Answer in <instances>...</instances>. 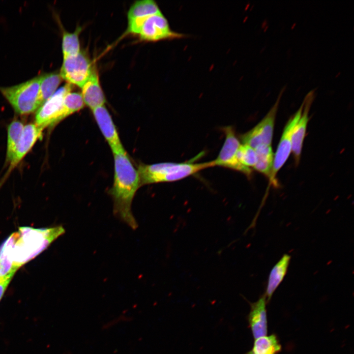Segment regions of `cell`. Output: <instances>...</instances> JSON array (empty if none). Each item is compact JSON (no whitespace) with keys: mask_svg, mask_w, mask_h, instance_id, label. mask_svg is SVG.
I'll return each instance as SVG.
<instances>
[{"mask_svg":"<svg viewBox=\"0 0 354 354\" xmlns=\"http://www.w3.org/2000/svg\"><path fill=\"white\" fill-rule=\"evenodd\" d=\"M214 166L213 160L202 163H194L192 161L181 163L162 162L141 164L138 171L142 185L178 181Z\"/></svg>","mask_w":354,"mask_h":354,"instance_id":"3957f363","label":"cell"},{"mask_svg":"<svg viewBox=\"0 0 354 354\" xmlns=\"http://www.w3.org/2000/svg\"><path fill=\"white\" fill-rule=\"evenodd\" d=\"M72 85L66 83L56 90L54 94L38 109L35 115V124L43 129L55 125L65 118L63 102L65 95L71 91Z\"/></svg>","mask_w":354,"mask_h":354,"instance_id":"8992f818","label":"cell"},{"mask_svg":"<svg viewBox=\"0 0 354 354\" xmlns=\"http://www.w3.org/2000/svg\"><path fill=\"white\" fill-rule=\"evenodd\" d=\"M11 280V279H8L6 280L0 281V300Z\"/></svg>","mask_w":354,"mask_h":354,"instance_id":"484cf974","label":"cell"},{"mask_svg":"<svg viewBox=\"0 0 354 354\" xmlns=\"http://www.w3.org/2000/svg\"><path fill=\"white\" fill-rule=\"evenodd\" d=\"M113 154L114 177L110 193L114 201V213L135 230L138 228V223L132 214L131 205L137 191L141 186L138 171L125 150Z\"/></svg>","mask_w":354,"mask_h":354,"instance_id":"6da1fadb","label":"cell"},{"mask_svg":"<svg viewBox=\"0 0 354 354\" xmlns=\"http://www.w3.org/2000/svg\"><path fill=\"white\" fill-rule=\"evenodd\" d=\"M85 105L81 93L69 92L65 96L63 111L65 118L82 109Z\"/></svg>","mask_w":354,"mask_h":354,"instance_id":"cb8c5ba5","label":"cell"},{"mask_svg":"<svg viewBox=\"0 0 354 354\" xmlns=\"http://www.w3.org/2000/svg\"><path fill=\"white\" fill-rule=\"evenodd\" d=\"M80 31L81 28H78L73 32L63 31L62 41L63 58L75 55L81 51L79 39Z\"/></svg>","mask_w":354,"mask_h":354,"instance_id":"603a6c76","label":"cell"},{"mask_svg":"<svg viewBox=\"0 0 354 354\" xmlns=\"http://www.w3.org/2000/svg\"><path fill=\"white\" fill-rule=\"evenodd\" d=\"M41 75L24 83L8 87H0V91L20 114L31 113L39 108L38 95Z\"/></svg>","mask_w":354,"mask_h":354,"instance_id":"277c9868","label":"cell"},{"mask_svg":"<svg viewBox=\"0 0 354 354\" xmlns=\"http://www.w3.org/2000/svg\"><path fill=\"white\" fill-rule=\"evenodd\" d=\"M303 107V102L298 110L289 119L284 128L274 157L272 172L269 178L270 182L275 187L278 185L276 179V175L287 161L292 152L293 133L300 118Z\"/></svg>","mask_w":354,"mask_h":354,"instance_id":"9c48e42d","label":"cell"},{"mask_svg":"<svg viewBox=\"0 0 354 354\" xmlns=\"http://www.w3.org/2000/svg\"><path fill=\"white\" fill-rule=\"evenodd\" d=\"M17 236L13 233L0 246V281L12 279L19 268L14 263L12 257L13 247Z\"/></svg>","mask_w":354,"mask_h":354,"instance_id":"2e32d148","label":"cell"},{"mask_svg":"<svg viewBox=\"0 0 354 354\" xmlns=\"http://www.w3.org/2000/svg\"><path fill=\"white\" fill-rule=\"evenodd\" d=\"M61 80L59 73L55 72L41 75L37 99L39 107L56 91Z\"/></svg>","mask_w":354,"mask_h":354,"instance_id":"ac0fdd59","label":"cell"},{"mask_svg":"<svg viewBox=\"0 0 354 354\" xmlns=\"http://www.w3.org/2000/svg\"><path fill=\"white\" fill-rule=\"evenodd\" d=\"M225 134L223 145L216 158L213 160L215 166H220L239 172L248 177H251L252 169L242 165L237 158V152L241 144L232 126L223 127Z\"/></svg>","mask_w":354,"mask_h":354,"instance_id":"52a82bcc","label":"cell"},{"mask_svg":"<svg viewBox=\"0 0 354 354\" xmlns=\"http://www.w3.org/2000/svg\"><path fill=\"white\" fill-rule=\"evenodd\" d=\"M291 258L290 255L284 254L271 270L265 294L267 301L270 299L273 294L284 278L288 270Z\"/></svg>","mask_w":354,"mask_h":354,"instance_id":"e0dca14e","label":"cell"},{"mask_svg":"<svg viewBox=\"0 0 354 354\" xmlns=\"http://www.w3.org/2000/svg\"><path fill=\"white\" fill-rule=\"evenodd\" d=\"M24 128L23 123L17 120L12 121L8 125L6 151V161L7 162L10 163L13 158Z\"/></svg>","mask_w":354,"mask_h":354,"instance_id":"7402d4cb","label":"cell"},{"mask_svg":"<svg viewBox=\"0 0 354 354\" xmlns=\"http://www.w3.org/2000/svg\"><path fill=\"white\" fill-rule=\"evenodd\" d=\"M94 119L113 153L124 151L112 118L104 105L92 110Z\"/></svg>","mask_w":354,"mask_h":354,"instance_id":"8fae6325","label":"cell"},{"mask_svg":"<svg viewBox=\"0 0 354 354\" xmlns=\"http://www.w3.org/2000/svg\"><path fill=\"white\" fill-rule=\"evenodd\" d=\"M94 66L86 54H78L63 58L59 74L68 83L82 88L89 78Z\"/></svg>","mask_w":354,"mask_h":354,"instance_id":"ba28073f","label":"cell"},{"mask_svg":"<svg viewBox=\"0 0 354 354\" xmlns=\"http://www.w3.org/2000/svg\"><path fill=\"white\" fill-rule=\"evenodd\" d=\"M156 3L152 0L135 1L130 7L127 13L128 20L135 18H147L161 13Z\"/></svg>","mask_w":354,"mask_h":354,"instance_id":"44dd1931","label":"cell"},{"mask_svg":"<svg viewBox=\"0 0 354 354\" xmlns=\"http://www.w3.org/2000/svg\"><path fill=\"white\" fill-rule=\"evenodd\" d=\"M281 350L277 337L272 334L256 339L252 349L247 354H278Z\"/></svg>","mask_w":354,"mask_h":354,"instance_id":"ffe728a7","label":"cell"},{"mask_svg":"<svg viewBox=\"0 0 354 354\" xmlns=\"http://www.w3.org/2000/svg\"><path fill=\"white\" fill-rule=\"evenodd\" d=\"M266 298L264 295L251 305L248 320L254 338L267 335Z\"/></svg>","mask_w":354,"mask_h":354,"instance_id":"9a60e30c","label":"cell"},{"mask_svg":"<svg viewBox=\"0 0 354 354\" xmlns=\"http://www.w3.org/2000/svg\"><path fill=\"white\" fill-rule=\"evenodd\" d=\"M314 91L311 90L306 95L303 102L301 115L297 122L292 135V152L296 165L300 161L303 141L305 137L308 122L309 120V112L314 98Z\"/></svg>","mask_w":354,"mask_h":354,"instance_id":"7c38bea8","label":"cell"},{"mask_svg":"<svg viewBox=\"0 0 354 354\" xmlns=\"http://www.w3.org/2000/svg\"><path fill=\"white\" fill-rule=\"evenodd\" d=\"M284 87L266 116L252 129L240 136L242 144L255 149L262 146H271L276 116Z\"/></svg>","mask_w":354,"mask_h":354,"instance_id":"5b68a950","label":"cell"},{"mask_svg":"<svg viewBox=\"0 0 354 354\" xmlns=\"http://www.w3.org/2000/svg\"><path fill=\"white\" fill-rule=\"evenodd\" d=\"M255 150L257 162L253 169L269 178L274 160L271 146H262Z\"/></svg>","mask_w":354,"mask_h":354,"instance_id":"d6986e66","label":"cell"},{"mask_svg":"<svg viewBox=\"0 0 354 354\" xmlns=\"http://www.w3.org/2000/svg\"><path fill=\"white\" fill-rule=\"evenodd\" d=\"M42 128L33 123L27 124L24 127L13 158L10 163V170L16 166L30 151L36 141L42 138Z\"/></svg>","mask_w":354,"mask_h":354,"instance_id":"5bb4252c","label":"cell"},{"mask_svg":"<svg viewBox=\"0 0 354 354\" xmlns=\"http://www.w3.org/2000/svg\"><path fill=\"white\" fill-rule=\"evenodd\" d=\"M141 39L156 41L180 38L182 35L172 31L162 13L148 17L144 22L138 34Z\"/></svg>","mask_w":354,"mask_h":354,"instance_id":"30bf717a","label":"cell"},{"mask_svg":"<svg viewBox=\"0 0 354 354\" xmlns=\"http://www.w3.org/2000/svg\"><path fill=\"white\" fill-rule=\"evenodd\" d=\"M82 88L81 95L85 105L91 110L104 105L106 100L99 83L97 70L94 66Z\"/></svg>","mask_w":354,"mask_h":354,"instance_id":"4fadbf2b","label":"cell"},{"mask_svg":"<svg viewBox=\"0 0 354 354\" xmlns=\"http://www.w3.org/2000/svg\"><path fill=\"white\" fill-rule=\"evenodd\" d=\"M65 233L61 226L43 229L21 228L13 247L14 264L19 268L46 249Z\"/></svg>","mask_w":354,"mask_h":354,"instance_id":"7a4b0ae2","label":"cell"},{"mask_svg":"<svg viewBox=\"0 0 354 354\" xmlns=\"http://www.w3.org/2000/svg\"><path fill=\"white\" fill-rule=\"evenodd\" d=\"M237 158L243 166L253 169L257 162L256 151L250 147L241 144L237 152Z\"/></svg>","mask_w":354,"mask_h":354,"instance_id":"d4e9b609","label":"cell"}]
</instances>
